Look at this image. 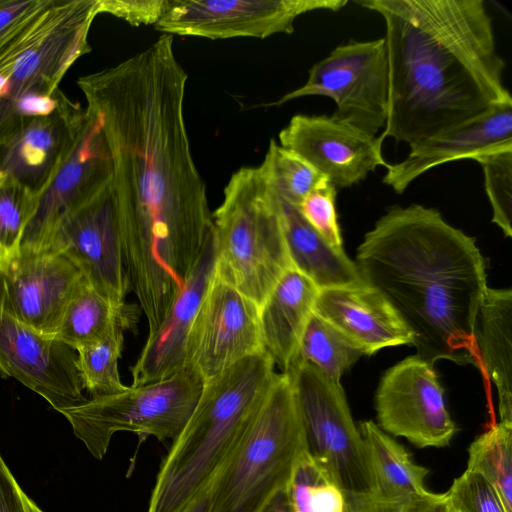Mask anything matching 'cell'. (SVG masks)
I'll list each match as a JSON object with an SVG mask.
<instances>
[{
    "mask_svg": "<svg viewBox=\"0 0 512 512\" xmlns=\"http://www.w3.org/2000/svg\"><path fill=\"white\" fill-rule=\"evenodd\" d=\"M173 44L162 34L77 81L110 150L124 270L148 333L165 319L213 234L184 117L188 75Z\"/></svg>",
    "mask_w": 512,
    "mask_h": 512,
    "instance_id": "obj_1",
    "label": "cell"
},
{
    "mask_svg": "<svg viewBox=\"0 0 512 512\" xmlns=\"http://www.w3.org/2000/svg\"><path fill=\"white\" fill-rule=\"evenodd\" d=\"M386 27L388 118L380 134L409 147L511 103L483 0H361Z\"/></svg>",
    "mask_w": 512,
    "mask_h": 512,
    "instance_id": "obj_2",
    "label": "cell"
},
{
    "mask_svg": "<svg viewBox=\"0 0 512 512\" xmlns=\"http://www.w3.org/2000/svg\"><path fill=\"white\" fill-rule=\"evenodd\" d=\"M355 263L409 330L418 357L477 367L474 323L488 286L473 237L434 208L393 207L366 233Z\"/></svg>",
    "mask_w": 512,
    "mask_h": 512,
    "instance_id": "obj_3",
    "label": "cell"
},
{
    "mask_svg": "<svg viewBox=\"0 0 512 512\" xmlns=\"http://www.w3.org/2000/svg\"><path fill=\"white\" fill-rule=\"evenodd\" d=\"M279 373L265 352L203 383L184 428L161 463L147 512H184L204 494Z\"/></svg>",
    "mask_w": 512,
    "mask_h": 512,
    "instance_id": "obj_4",
    "label": "cell"
},
{
    "mask_svg": "<svg viewBox=\"0 0 512 512\" xmlns=\"http://www.w3.org/2000/svg\"><path fill=\"white\" fill-rule=\"evenodd\" d=\"M305 450L290 376L279 373L209 486L210 512H263L286 491Z\"/></svg>",
    "mask_w": 512,
    "mask_h": 512,
    "instance_id": "obj_5",
    "label": "cell"
},
{
    "mask_svg": "<svg viewBox=\"0 0 512 512\" xmlns=\"http://www.w3.org/2000/svg\"><path fill=\"white\" fill-rule=\"evenodd\" d=\"M212 218L214 273L260 308L292 267L279 198L260 166L242 167L232 174Z\"/></svg>",
    "mask_w": 512,
    "mask_h": 512,
    "instance_id": "obj_6",
    "label": "cell"
},
{
    "mask_svg": "<svg viewBox=\"0 0 512 512\" xmlns=\"http://www.w3.org/2000/svg\"><path fill=\"white\" fill-rule=\"evenodd\" d=\"M202 386L201 379L185 368L165 380L88 398L61 414L74 435L100 460L117 432H131L141 440L150 436L159 441L175 440L188 421Z\"/></svg>",
    "mask_w": 512,
    "mask_h": 512,
    "instance_id": "obj_7",
    "label": "cell"
},
{
    "mask_svg": "<svg viewBox=\"0 0 512 512\" xmlns=\"http://www.w3.org/2000/svg\"><path fill=\"white\" fill-rule=\"evenodd\" d=\"M98 0H53L0 53V98L53 95L68 69L90 52Z\"/></svg>",
    "mask_w": 512,
    "mask_h": 512,
    "instance_id": "obj_8",
    "label": "cell"
},
{
    "mask_svg": "<svg viewBox=\"0 0 512 512\" xmlns=\"http://www.w3.org/2000/svg\"><path fill=\"white\" fill-rule=\"evenodd\" d=\"M285 373L293 385L306 452L344 493H373L365 445L340 382L299 360Z\"/></svg>",
    "mask_w": 512,
    "mask_h": 512,
    "instance_id": "obj_9",
    "label": "cell"
},
{
    "mask_svg": "<svg viewBox=\"0 0 512 512\" xmlns=\"http://www.w3.org/2000/svg\"><path fill=\"white\" fill-rule=\"evenodd\" d=\"M305 96L331 98V115L368 134L385 128L389 105V66L385 39H351L335 47L309 70L306 83L271 105Z\"/></svg>",
    "mask_w": 512,
    "mask_h": 512,
    "instance_id": "obj_10",
    "label": "cell"
},
{
    "mask_svg": "<svg viewBox=\"0 0 512 512\" xmlns=\"http://www.w3.org/2000/svg\"><path fill=\"white\" fill-rule=\"evenodd\" d=\"M348 0H170L155 28L167 35L212 40L291 34L302 14L339 11Z\"/></svg>",
    "mask_w": 512,
    "mask_h": 512,
    "instance_id": "obj_11",
    "label": "cell"
},
{
    "mask_svg": "<svg viewBox=\"0 0 512 512\" xmlns=\"http://www.w3.org/2000/svg\"><path fill=\"white\" fill-rule=\"evenodd\" d=\"M261 351L258 305L213 271L188 334L185 368L204 383Z\"/></svg>",
    "mask_w": 512,
    "mask_h": 512,
    "instance_id": "obj_12",
    "label": "cell"
},
{
    "mask_svg": "<svg viewBox=\"0 0 512 512\" xmlns=\"http://www.w3.org/2000/svg\"><path fill=\"white\" fill-rule=\"evenodd\" d=\"M378 426L418 448L450 444L456 426L433 364L413 355L382 376L375 395Z\"/></svg>",
    "mask_w": 512,
    "mask_h": 512,
    "instance_id": "obj_13",
    "label": "cell"
},
{
    "mask_svg": "<svg viewBox=\"0 0 512 512\" xmlns=\"http://www.w3.org/2000/svg\"><path fill=\"white\" fill-rule=\"evenodd\" d=\"M48 251L66 257L101 294L125 302L129 287L112 181L60 219Z\"/></svg>",
    "mask_w": 512,
    "mask_h": 512,
    "instance_id": "obj_14",
    "label": "cell"
},
{
    "mask_svg": "<svg viewBox=\"0 0 512 512\" xmlns=\"http://www.w3.org/2000/svg\"><path fill=\"white\" fill-rule=\"evenodd\" d=\"M110 150L98 118L86 115L72 148L49 185L38 195L21 242L22 252L48 251L60 219L112 181Z\"/></svg>",
    "mask_w": 512,
    "mask_h": 512,
    "instance_id": "obj_15",
    "label": "cell"
},
{
    "mask_svg": "<svg viewBox=\"0 0 512 512\" xmlns=\"http://www.w3.org/2000/svg\"><path fill=\"white\" fill-rule=\"evenodd\" d=\"M383 141L326 115H294L279 133L282 147L307 161L336 189L353 186L387 165Z\"/></svg>",
    "mask_w": 512,
    "mask_h": 512,
    "instance_id": "obj_16",
    "label": "cell"
},
{
    "mask_svg": "<svg viewBox=\"0 0 512 512\" xmlns=\"http://www.w3.org/2000/svg\"><path fill=\"white\" fill-rule=\"evenodd\" d=\"M0 374L13 377L42 396L56 411L87 401L77 369V353L0 312Z\"/></svg>",
    "mask_w": 512,
    "mask_h": 512,
    "instance_id": "obj_17",
    "label": "cell"
},
{
    "mask_svg": "<svg viewBox=\"0 0 512 512\" xmlns=\"http://www.w3.org/2000/svg\"><path fill=\"white\" fill-rule=\"evenodd\" d=\"M82 277L61 254L20 251L0 267V312L42 335L55 337L64 308Z\"/></svg>",
    "mask_w": 512,
    "mask_h": 512,
    "instance_id": "obj_18",
    "label": "cell"
},
{
    "mask_svg": "<svg viewBox=\"0 0 512 512\" xmlns=\"http://www.w3.org/2000/svg\"><path fill=\"white\" fill-rule=\"evenodd\" d=\"M85 115L86 108L62 93L52 113L0 132V169L39 195L69 154Z\"/></svg>",
    "mask_w": 512,
    "mask_h": 512,
    "instance_id": "obj_19",
    "label": "cell"
},
{
    "mask_svg": "<svg viewBox=\"0 0 512 512\" xmlns=\"http://www.w3.org/2000/svg\"><path fill=\"white\" fill-rule=\"evenodd\" d=\"M508 149H512V102L496 105L476 118L410 147L404 160L387 163L383 183L402 194L414 180L436 166L475 160Z\"/></svg>",
    "mask_w": 512,
    "mask_h": 512,
    "instance_id": "obj_20",
    "label": "cell"
},
{
    "mask_svg": "<svg viewBox=\"0 0 512 512\" xmlns=\"http://www.w3.org/2000/svg\"><path fill=\"white\" fill-rule=\"evenodd\" d=\"M313 312L363 355L412 342L388 301L367 283L320 289Z\"/></svg>",
    "mask_w": 512,
    "mask_h": 512,
    "instance_id": "obj_21",
    "label": "cell"
},
{
    "mask_svg": "<svg viewBox=\"0 0 512 512\" xmlns=\"http://www.w3.org/2000/svg\"><path fill=\"white\" fill-rule=\"evenodd\" d=\"M213 234L161 325L148 334L131 368L133 386L165 380L185 369L188 334L214 271Z\"/></svg>",
    "mask_w": 512,
    "mask_h": 512,
    "instance_id": "obj_22",
    "label": "cell"
},
{
    "mask_svg": "<svg viewBox=\"0 0 512 512\" xmlns=\"http://www.w3.org/2000/svg\"><path fill=\"white\" fill-rule=\"evenodd\" d=\"M319 290L310 279L291 267L278 280L259 308L263 350L281 373L288 371L297 355Z\"/></svg>",
    "mask_w": 512,
    "mask_h": 512,
    "instance_id": "obj_23",
    "label": "cell"
},
{
    "mask_svg": "<svg viewBox=\"0 0 512 512\" xmlns=\"http://www.w3.org/2000/svg\"><path fill=\"white\" fill-rule=\"evenodd\" d=\"M477 367L498 393L500 421L512 425V290L487 288L474 323Z\"/></svg>",
    "mask_w": 512,
    "mask_h": 512,
    "instance_id": "obj_24",
    "label": "cell"
},
{
    "mask_svg": "<svg viewBox=\"0 0 512 512\" xmlns=\"http://www.w3.org/2000/svg\"><path fill=\"white\" fill-rule=\"evenodd\" d=\"M278 198L283 236L294 269L319 289L366 284L344 250L331 247L304 219L298 206Z\"/></svg>",
    "mask_w": 512,
    "mask_h": 512,
    "instance_id": "obj_25",
    "label": "cell"
},
{
    "mask_svg": "<svg viewBox=\"0 0 512 512\" xmlns=\"http://www.w3.org/2000/svg\"><path fill=\"white\" fill-rule=\"evenodd\" d=\"M139 314L136 305L106 297L82 277L64 308L55 338L76 351L117 327L133 329Z\"/></svg>",
    "mask_w": 512,
    "mask_h": 512,
    "instance_id": "obj_26",
    "label": "cell"
},
{
    "mask_svg": "<svg viewBox=\"0 0 512 512\" xmlns=\"http://www.w3.org/2000/svg\"><path fill=\"white\" fill-rule=\"evenodd\" d=\"M373 482V494L403 501L428 490L429 470L413 462L405 448L371 420L359 423Z\"/></svg>",
    "mask_w": 512,
    "mask_h": 512,
    "instance_id": "obj_27",
    "label": "cell"
},
{
    "mask_svg": "<svg viewBox=\"0 0 512 512\" xmlns=\"http://www.w3.org/2000/svg\"><path fill=\"white\" fill-rule=\"evenodd\" d=\"M467 470L482 475L512 512V425L492 424L468 448Z\"/></svg>",
    "mask_w": 512,
    "mask_h": 512,
    "instance_id": "obj_28",
    "label": "cell"
},
{
    "mask_svg": "<svg viewBox=\"0 0 512 512\" xmlns=\"http://www.w3.org/2000/svg\"><path fill=\"white\" fill-rule=\"evenodd\" d=\"M362 356L361 351L313 312L294 361L308 363L328 378L340 382L341 376Z\"/></svg>",
    "mask_w": 512,
    "mask_h": 512,
    "instance_id": "obj_29",
    "label": "cell"
},
{
    "mask_svg": "<svg viewBox=\"0 0 512 512\" xmlns=\"http://www.w3.org/2000/svg\"><path fill=\"white\" fill-rule=\"evenodd\" d=\"M117 327L100 340L76 350L77 369L89 398L121 392L127 388L121 381L118 361L124 347V332Z\"/></svg>",
    "mask_w": 512,
    "mask_h": 512,
    "instance_id": "obj_30",
    "label": "cell"
},
{
    "mask_svg": "<svg viewBox=\"0 0 512 512\" xmlns=\"http://www.w3.org/2000/svg\"><path fill=\"white\" fill-rule=\"evenodd\" d=\"M285 494L290 512H345L344 491L306 450Z\"/></svg>",
    "mask_w": 512,
    "mask_h": 512,
    "instance_id": "obj_31",
    "label": "cell"
},
{
    "mask_svg": "<svg viewBox=\"0 0 512 512\" xmlns=\"http://www.w3.org/2000/svg\"><path fill=\"white\" fill-rule=\"evenodd\" d=\"M275 193L283 200L299 206L319 184L327 180L313 166L294 152L270 140L259 165Z\"/></svg>",
    "mask_w": 512,
    "mask_h": 512,
    "instance_id": "obj_32",
    "label": "cell"
},
{
    "mask_svg": "<svg viewBox=\"0 0 512 512\" xmlns=\"http://www.w3.org/2000/svg\"><path fill=\"white\" fill-rule=\"evenodd\" d=\"M38 195L0 169V267L20 254Z\"/></svg>",
    "mask_w": 512,
    "mask_h": 512,
    "instance_id": "obj_33",
    "label": "cell"
},
{
    "mask_svg": "<svg viewBox=\"0 0 512 512\" xmlns=\"http://www.w3.org/2000/svg\"><path fill=\"white\" fill-rule=\"evenodd\" d=\"M482 167L484 186L493 217L507 237L512 236V149L486 154L475 159Z\"/></svg>",
    "mask_w": 512,
    "mask_h": 512,
    "instance_id": "obj_34",
    "label": "cell"
},
{
    "mask_svg": "<svg viewBox=\"0 0 512 512\" xmlns=\"http://www.w3.org/2000/svg\"><path fill=\"white\" fill-rule=\"evenodd\" d=\"M337 189L325 180L313 189L298 208L309 225L333 248L343 250L336 212Z\"/></svg>",
    "mask_w": 512,
    "mask_h": 512,
    "instance_id": "obj_35",
    "label": "cell"
},
{
    "mask_svg": "<svg viewBox=\"0 0 512 512\" xmlns=\"http://www.w3.org/2000/svg\"><path fill=\"white\" fill-rule=\"evenodd\" d=\"M456 512H506L497 492L479 473L465 470L447 491Z\"/></svg>",
    "mask_w": 512,
    "mask_h": 512,
    "instance_id": "obj_36",
    "label": "cell"
},
{
    "mask_svg": "<svg viewBox=\"0 0 512 512\" xmlns=\"http://www.w3.org/2000/svg\"><path fill=\"white\" fill-rule=\"evenodd\" d=\"M61 95L58 89L53 95L28 93L0 98V132L22 120L52 113Z\"/></svg>",
    "mask_w": 512,
    "mask_h": 512,
    "instance_id": "obj_37",
    "label": "cell"
},
{
    "mask_svg": "<svg viewBox=\"0 0 512 512\" xmlns=\"http://www.w3.org/2000/svg\"><path fill=\"white\" fill-rule=\"evenodd\" d=\"M53 0H0V53L23 32Z\"/></svg>",
    "mask_w": 512,
    "mask_h": 512,
    "instance_id": "obj_38",
    "label": "cell"
},
{
    "mask_svg": "<svg viewBox=\"0 0 512 512\" xmlns=\"http://www.w3.org/2000/svg\"><path fill=\"white\" fill-rule=\"evenodd\" d=\"M170 0H98L100 13H108L132 26L156 25Z\"/></svg>",
    "mask_w": 512,
    "mask_h": 512,
    "instance_id": "obj_39",
    "label": "cell"
},
{
    "mask_svg": "<svg viewBox=\"0 0 512 512\" xmlns=\"http://www.w3.org/2000/svg\"><path fill=\"white\" fill-rule=\"evenodd\" d=\"M0 512H44L20 487L1 453Z\"/></svg>",
    "mask_w": 512,
    "mask_h": 512,
    "instance_id": "obj_40",
    "label": "cell"
},
{
    "mask_svg": "<svg viewBox=\"0 0 512 512\" xmlns=\"http://www.w3.org/2000/svg\"><path fill=\"white\" fill-rule=\"evenodd\" d=\"M345 495V512H400L404 501L383 499L373 493Z\"/></svg>",
    "mask_w": 512,
    "mask_h": 512,
    "instance_id": "obj_41",
    "label": "cell"
},
{
    "mask_svg": "<svg viewBox=\"0 0 512 512\" xmlns=\"http://www.w3.org/2000/svg\"><path fill=\"white\" fill-rule=\"evenodd\" d=\"M400 512H456L447 492L427 491L403 501Z\"/></svg>",
    "mask_w": 512,
    "mask_h": 512,
    "instance_id": "obj_42",
    "label": "cell"
},
{
    "mask_svg": "<svg viewBox=\"0 0 512 512\" xmlns=\"http://www.w3.org/2000/svg\"><path fill=\"white\" fill-rule=\"evenodd\" d=\"M208 490L198 497L184 512H210Z\"/></svg>",
    "mask_w": 512,
    "mask_h": 512,
    "instance_id": "obj_43",
    "label": "cell"
},
{
    "mask_svg": "<svg viewBox=\"0 0 512 512\" xmlns=\"http://www.w3.org/2000/svg\"><path fill=\"white\" fill-rule=\"evenodd\" d=\"M263 512H290L285 492L280 493Z\"/></svg>",
    "mask_w": 512,
    "mask_h": 512,
    "instance_id": "obj_44",
    "label": "cell"
}]
</instances>
